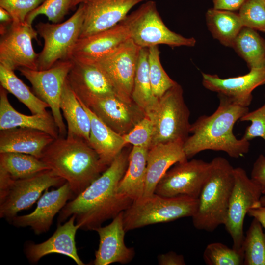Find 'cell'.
I'll list each match as a JSON object with an SVG mask.
<instances>
[{
  "instance_id": "1",
  "label": "cell",
  "mask_w": 265,
  "mask_h": 265,
  "mask_svg": "<svg viewBox=\"0 0 265 265\" xmlns=\"http://www.w3.org/2000/svg\"><path fill=\"white\" fill-rule=\"evenodd\" d=\"M130 152L123 149L98 178L66 203L60 212L58 224L74 215L80 229L94 230L131 206L133 201L117 192L128 166Z\"/></svg>"
},
{
  "instance_id": "2",
  "label": "cell",
  "mask_w": 265,
  "mask_h": 265,
  "mask_svg": "<svg viewBox=\"0 0 265 265\" xmlns=\"http://www.w3.org/2000/svg\"><path fill=\"white\" fill-rule=\"evenodd\" d=\"M219 103L211 115H202L191 124L190 133L183 144L188 159L205 150L222 151L233 158L247 154L250 142L236 138L233 133L235 123L249 111L248 107L238 105L231 99L218 95Z\"/></svg>"
},
{
  "instance_id": "3",
  "label": "cell",
  "mask_w": 265,
  "mask_h": 265,
  "mask_svg": "<svg viewBox=\"0 0 265 265\" xmlns=\"http://www.w3.org/2000/svg\"><path fill=\"white\" fill-rule=\"evenodd\" d=\"M40 159L68 183L75 197L108 167L89 143L79 137L59 136L45 149Z\"/></svg>"
},
{
  "instance_id": "4",
  "label": "cell",
  "mask_w": 265,
  "mask_h": 265,
  "mask_svg": "<svg viewBox=\"0 0 265 265\" xmlns=\"http://www.w3.org/2000/svg\"><path fill=\"white\" fill-rule=\"evenodd\" d=\"M211 163L197 210L191 217L196 229L208 232L224 224L234 183V168L225 158L215 157Z\"/></svg>"
},
{
  "instance_id": "5",
  "label": "cell",
  "mask_w": 265,
  "mask_h": 265,
  "mask_svg": "<svg viewBox=\"0 0 265 265\" xmlns=\"http://www.w3.org/2000/svg\"><path fill=\"white\" fill-rule=\"evenodd\" d=\"M189 116L183 89L177 83L158 99L156 106L146 115L153 126L151 147L172 142L184 143L190 133Z\"/></svg>"
},
{
  "instance_id": "6",
  "label": "cell",
  "mask_w": 265,
  "mask_h": 265,
  "mask_svg": "<svg viewBox=\"0 0 265 265\" xmlns=\"http://www.w3.org/2000/svg\"><path fill=\"white\" fill-rule=\"evenodd\" d=\"M198 200L186 196L164 197L156 193L134 201L123 212L125 231L151 224L167 222L185 217H192Z\"/></svg>"
},
{
  "instance_id": "7",
  "label": "cell",
  "mask_w": 265,
  "mask_h": 265,
  "mask_svg": "<svg viewBox=\"0 0 265 265\" xmlns=\"http://www.w3.org/2000/svg\"><path fill=\"white\" fill-rule=\"evenodd\" d=\"M122 21L128 28L130 38L140 48L160 44L171 47H193L196 43L194 38L184 37L169 29L153 0L145 1Z\"/></svg>"
},
{
  "instance_id": "8",
  "label": "cell",
  "mask_w": 265,
  "mask_h": 265,
  "mask_svg": "<svg viewBox=\"0 0 265 265\" xmlns=\"http://www.w3.org/2000/svg\"><path fill=\"white\" fill-rule=\"evenodd\" d=\"M84 21L83 3L65 22L59 23L39 22L35 28L44 40V46L38 53L37 70L51 68L59 60L71 59L73 48L80 38Z\"/></svg>"
},
{
  "instance_id": "9",
  "label": "cell",
  "mask_w": 265,
  "mask_h": 265,
  "mask_svg": "<svg viewBox=\"0 0 265 265\" xmlns=\"http://www.w3.org/2000/svg\"><path fill=\"white\" fill-rule=\"evenodd\" d=\"M73 65L72 59L59 60L46 70L18 69L31 83L34 94L47 103L58 129L59 136L65 137L67 129L61 113L60 103L67 75Z\"/></svg>"
},
{
  "instance_id": "10",
  "label": "cell",
  "mask_w": 265,
  "mask_h": 265,
  "mask_svg": "<svg viewBox=\"0 0 265 265\" xmlns=\"http://www.w3.org/2000/svg\"><path fill=\"white\" fill-rule=\"evenodd\" d=\"M262 194L260 186L244 169L234 168V183L224 225L232 239L233 248L237 250H242L245 217L259 202Z\"/></svg>"
},
{
  "instance_id": "11",
  "label": "cell",
  "mask_w": 265,
  "mask_h": 265,
  "mask_svg": "<svg viewBox=\"0 0 265 265\" xmlns=\"http://www.w3.org/2000/svg\"><path fill=\"white\" fill-rule=\"evenodd\" d=\"M65 182L51 169L26 178L13 179L6 196L0 201V217L10 221L19 212L30 207L46 189Z\"/></svg>"
},
{
  "instance_id": "12",
  "label": "cell",
  "mask_w": 265,
  "mask_h": 265,
  "mask_svg": "<svg viewBox=\"0 0 265 265\" xmlns=\"http://www.w3.org/2000/svg\"><path fill=\"white\" fill-rule=\"evenodd\" d=\"M141 48L130 38L96 63L111 84L117 97L131 102Z\"/></svg>"
},
{
  "instance_id": "13",
  "label": "cell",
  "mask_w": 265,
  "mask_h": 265,
  "mask_svg": "<svg viewBox=\"0 0 265 265\" xmlns=\"http://www.w3.org/2000/svg\"><path fill=\"white\" fill-rule=\"evenodd\" d=\"M211 167V162L201 159L178 162L159 181L155 193L168 197L186 196L198 199Z\"/></svg>"
},
{
  "instance_id": "14",
  "label": "cell",
  "mask_w": 265,
  "mask_h": 265,
  "mask_svg": "<svg viewBox=\"0 0 265 265\" xmlns=\"http://www.w3.org/2000/svg\"><path fill=\"white\" fill-rule=\"evenodd\" d=\"M38 33L32 25L12 22L0 32V65L14 71L20 68L37 70V58L32 41Z\"/></svg>"
},
{
  "instance_id": "15",
  "label": "cell",
  "mask_w": 265,
  "mask_h": 265,
  "mask_svg": "<svg viewBox=\"0 0 265 265\" xmlns=\"http://www.w3.org/2000/svg\"><path fill=\"white\" fill-rule=\"evenodd\" d=\"M73 61L67 80L78 99L86 106L90 107L102 98L117 96L108 79L96 62Z\"/></svg>"
},
{
  "instance_id": "16",
  "label": "cell",
  "mask_w": 265,
  "mask_h": 265,
  "mask_svg": "<svg viewBox=\"0 0 265 265\" xmlns=\"http://www.w3.org/2000/svg\"><path fill=\"white\" fill-rule=\"evenodd\" d=\"M148 0H86L80 38L109 29L121 23L131 9Z\"/></svg>"
},
{
  "instance_id": "17",
  "label": "cell",
  "mask_w": 265,
  "mask_h": 265,
  "mask_svg": "<svg viewBox=\"0 0 265 265\" xmlns=\"http://www.w3.org/2000/svg\"><path fill=\"white\" fill-rule=\"evenodd\" d=\"M46 189L38 199L36 207L31 213L13 217L10 221L17 227H30L37 235L47 232L55 215L67 201L75 196L67 182L55 190Z\"/></svg>"
},
{
  "instance_id": "18",
  "label": "cell",
  "mask_w": 265,
  "mask_h": 265,
  "mask_svg": "<svg viewBox=\"0 0 265 265\" xmlns=\"http://www.w3.org/2000/svg\"><path fill=\"white\" fill-rule=\"evenodd\" d=\"M202 84L208 90L231 99L238 105L248 107L252 91L265 84V67L252 69L247 74L225 79L217 75L202 73Z\"/></svg>"
},
{
  "instance_id": "19",
  "label": "cell",
  "mask_w": 265,
  "mask_h": 265,
  "mask_svg": "<svg viewBox=\"0 0 265 265\" xmlns=\"http://www.w3.org/2000/svg\"><path fill=\"white\" fill-rule=\"evenodd\" d=\"M123 212L113 218L108 225L94 229L99 237V244L95 252L94 265L126 264L133 259L134 249L127 247L124 241L126 232L123 224Z\"/></svg>"
},
{
  "instance_id": "20",
  "label": "cell",
  "mask_w": 265,
  "mask_h": 265,
  "mask_svg": "<svg viewBox=\"0 0 265 265\" xmlns=\"http://www.w3.org/2000/svg\"><path fill=\"white\" fill-rule=\"evenodd\" d=\"M129 39L128 28L122 21L109 29L80 38L73 49L71 59L96 62Z\"/></svg>"
},
{
  "instance_id": "21",
  "label": "cell",
  "mask_w": 265,
  "mask_h": 265,
  "mask_svg": "<svg viewBox=\"0 0 265 265\" xmlns=\"http://www.w3.org/2000/svg\"><path fill=\"white\" fill-rule=\"evenodd\" d=\"M88 108L121 135L128 133L146 116L144 111L134 102H126L117 96L99 99Z\"/></svg>"
},
{
  "instance_id": "22",
  "label": "cell",
  "mask_w": 265,
  "mask_h": 265,
  "mask_svg": "<svg viewBox=\"0 0 265 265\" xmlns=\"http://www.w3.org/2000/svg\"><path fill=\"white\" fill-rule=\"evenodd\" d=\"M75 222L76 217L73 215L64 224H58L54 233L46 241L26 244L25 252L29 261L36 263L44 256L58 253L70 257L78 265H85L77 252L75 236L80 227Z\"/></svg>"
},
{
  "instance_id": "23",
  "label": "cell",
  "mask_w": 265,
  "mask_h": 265,
  "mask_svg": "<svg viewBox=\"0 0 265 265\" xmlns=\"http://www.w3.org/2000/svg\"><path fill=\"white\" fill-rule=\"evenodd\" d=\"M183 144L180 141L160 143L149 149L145 187L140 199L147 198L155 193L157 184L172 166L188 159L184 151Z\"/></svg>"
},
{
  "instance_id": "24",
  "label": "cell",
  "mask_w": 265,
  "mask_h": 265,
  "mask_svg": "<svg viewBox=\"0 0 265 265\" xmlns=\"http://www.w3.org/2000/svg\"><path fill=\"white\" fill-rule=\"evenodd\" d=\"M55 139L36 129L17 127L0 130V153H21L40 159L43 151Z\"/></svg>"
},
{
  "instance_id": "25",
  "label": "cell",
  "mask_w": 265,
  "mask_h": 265,
  "mask_svg": "<svg viewBox=\"0 0 265 265\" xmlns=\"http://www.w3.org/2000/svg\"><path fill=\"white\" fill-rule=\"evenodd\" d=\"M80 103L90 118L89 144L97 153L101 162L108 167L126 146L123 137L109 128L89 108Z\"/></svg>"
},
{
  "instance_id": "26",
  "label": "cell",
  "mask_w": 265,
  "mask_h": 265,
  "mask_svg": "<svg viewBox=\"0 0 265 265\" xmlns=\"http://www.w3.org/2000/svg\"><path fill=\"white\" fill-rule=\"evenodd\" d=\"M7 91L0 87V130L17 127L39 130L51 135L55 139L59 137L58 129L53 115L32 114L26 115L15 109L10 103Z\"/></svg>"
},
{
  "instance_id": "27",
  "label": "cell",
  "mask_w": 265,
  "mask_h": 265,
  "mask_svg": "<svg viewBox=\"0 0 265 265\" xmlns=\"http://www.w3.org/2000/svg\"><path fill=\"white\" fill-rule=\"evenodd\" d=\"M148 150L132 147L129 154L128 166L118 186L119 194L133 201L140 199L143 194Z\"/></svg>"
},
{
  "instance_id": "28",
  "label": "cell",
  "mask_w": 265,
  "mask_h": 265,
  "mask_svg": "<svg viewBox=\"0 0 265 265\" xmlns=\"http://www.w3.org/2000/svg\"><path fill=\"white\" fill-rule=\"evenodd\" d=\"M60 107L67 124L66 137L81 138L89 143L90 118L70 88L67 79L61 97Z\"/></svg>"
},
{
  "instance_id": "29",
  "label": "cell",
  "mask_w": 265,
  "mask_h": 265,
  "mask_svg": "<svg viewBox=\"0 0 265 265\" xmlns=\"http://www.w3.org/2000/svg\"><path fill=\"white\" fill-rule=\"evenodd\" d=\"M206 19L212 36L223 45L232 47L243 27L238 14L212 8L207 10Z\"/></svg>"
},
{
  "instance_id": "30",
  "label": "cell",
  "mask_w": 265,
  "mask_h": 265,
  "mask_svg": "<svg viewBox=\"0 0 265 265\" xmlns=\"http://www.w3.org/2000/svg\"><path fill=\"white\" fill-rule=\"evenodd\" d=\"M232 47L250 70L265 67V39L256 30L243 26Z\"/></svg>"
},
{
  "instance_id": "31",
  "label": "cell",
  "mask_w": 265,
  "mask_h": 265,
  "mask_svg": "<svg viewBox=\"0 0 265 265\" xmlns=\"http://www.w3.org/2000/svg\"><path fill=\"white\" fill-rule=\"evenodd\" d=\"M148 48H141L135 71L132 99L145 112H150L158 102L153 94L149 73Z\"/></svg>"
},
{
  "instance_id": "32",
  "label": "cell",
  "mask_w": 265,
  "mask_h": 265,
  "mask_svg": "<svg viewBox=\"0 0 265 265\" xmlns=\"http://www.w3.org/2000/svg\"><path fill=\"white\" fill-rule=\"evenodd\" d=\"M0 86L24 104L32 114L46 115L49 105L33 93L14 73L0 65Z\"/></svg>"
},
{
  "instance_id": "33",
  "label": "cell",
  "mask_w": 265,
  "mask_h": 265,
  "mask_svg": "<svg viewBox=\"0 0 265 265\" xmlns=\"http://www.w3.org/2000/svg\"><path fill=\"white\" fill-rule=\"evenodd\" d=\"M0 169L14 180L26 178L39 172L50 169L40 159L30 155L17 153H0Z\"/></svg>"
},
{
  "instance_id": "34",
  "label": "cell",
  "mask_w": 265,
  "mask_h": 265,
  "mask_svg": "<svg viewBox=\"0 0 265 265\" xmlns=\"http://www.w3.org/2000/svg\"><path fill=\"white\" fill-rule=\"evenodd\" d=\"M243 265H265V233L261 223L254 218L242 245Z\"/></svg>"
},
{
  "instance_id": "35",
  "label": "cell",
  "mask_w": 265,
  "mask_h": 265,
  "mask_svg": "<svg viewBox=\"0 0 265 265\" xmlns=\"http://www.w3.org/2000/svg\"><path fill=\"white\" fill-rule=\"evenodd\" d=\"M149 77L153 94L161 97L177 82L173 80L163 69L160 59V51L158 46L148 48Z\"/></svg>"
},
{
  "instance_id": "36",
  "label": "cell",
  "mask_w": 265,
  "mask_h": 265,
  "mask_svg": "<svg viewBox=\"0 0 265 265\" xmlns=\"http://www.w3.org/2000/svg\"><path fill=\"white\" fill-rule=\"evenodd\" d=\"M203 257L208 265H243L242 250L231 248L220 242L208 244L204 251Z\"/></svg>"
},
{
  "instance_id": "37",
  "label": "cell",
  "mask_w": 265,
  "mask_h": 265,
  "mask_svg": "<svg viewBox=\"0 0 265 265\" xmlns=\"http://www.w3.org/2000/svg\"><path fill=\"white\" fill-rule=\"evenodd\" d=\"M238 14L243 26L265 32V6L262 0H246Z\"/></svg>"
},
{
  "instance_id": "38",
  "label": "cell",
  "mask_w": 265,
  "mask_h": 265,
  "mask_svg": "<svg viewBox=\"0 0 265 265\" xmlns=\"http://www.w3.org/2000/svg\"><path fill=\"white\" fill-rule=\"evenodd\" d=\"M71 2L72 0H45L27 15L26 22L32 25L37 16L44 15L53 23H59L71 9Z\"/></svg>"
},
{
  "instance_id": "39",
  "label": "cell",
  "mask_w": 265,
  "mask_h": 265,
  "mask_svg": "<svg viewBox=\"0 0 265 265\" xmlns=\"http://www.w3.org/2000/svg\"><path fill=\"white\" fill-rule=\"evenodd\" d=\"M153 134V126L151 120L145 116L128 133L122 135L126 145L149 149Z\"/></svg>"
},
{
  "instance_id": "40",
  "label": "cell",
  "mask_w": 265,
  "mask_h": 265,
  "mask_svg": "<svg viewBox=\"0 0 265 265\" xmlns=\"http://www.w3.org/2000/svg\"><path fill=\"white\" fill-rule=\"evenodd\" d=\"M45 0H0V7L11 15L13 23L26 22L27 15Z\"/></svg>"
},
{
  "instance_id": "41",
  "label": "cell",
  "mask_w": 265,
  "mask_h": 265,
  "mask_svg": "<svg viewBox=\"0 0 265 265\" xmlns=\"http://www.w3.org/2000/svg\"><path fill=\"white\" fill-rule=\"evenodd\" d=\"M239 120L251 122L241 138L249 141L255 138L261 137L265 142V103L256 110L247 112Z\"/></svg>"
},
{
  "instance_id": "42",
  "label": "cell",
  "mask_w": 265,
  "mask_h": 265,
  "mask_svg": "<svg viewBox=\"0 0 265 265\" xmlns=\"http://www.w3.org/2000/svg\"><path fill=\"white\" fill-rule=\"evenodd\" d=\"M251 179L260 187L262 194L265 195V157L260 154L253 164Z\"/></svg>"
},
{
  "instance_id": "43",
  "label": "cell",
  "mask_w": 265,
  "mask_h": 265,
  "mask_svg": "<svg viewBox=\"0 0 265 265\" xmlns=\"http://www.w3.org/2000/svg\"><path fill=\"white\" fill-rule=\"evenodd\" d=\"M159 265H185L186 262L182 255L178 254L174 251H169L158 256Z\"/></svg>"
},
{
  "instance_id": "44",
  "label": "cell",
  "mask_w": 265,
  "mask_h": 265,
  "mask_svg": "<svg viewBox=\"0 0 265 265\" xmlns=\"http://www.w3.org/2000/svg\"><path fill=\"white\" fill-rule=\"evenodd\" d=\"M247 214L257 219L265 229V195L261 196L259 202L249 210Z\"/></svg>"
},
{
  "instance_id": "45",
  "label": "cell",
  "mask_w": 265,
  "mask_h": 265,
  "mask_svg": "<svg viewBox=\"0 0 265 265\" xmlns=\"http://www.w3.org/2000/svg\"><path fill=\"white\" fill-rule=\"evenodd\" d=\"M246 0H212L213 8L234 12L239 10Z\"/></svg>"
},
{
  "instance_id": "46",
  "label": "cell",
  "mask_w": 265,
  "mask_h": 265,
  "mask_svg": "<svg viewBox=\"0 0 265 265\" xmlns=\"http://www.w3.org/2000/svg\"><path fill=\"white\" fill-rule=\"evenodd\" d=\"M0 30L9 26L13 21L10 13L4 8L0 7Z\"/></svg>"
},
{
  "instance_id": "47",
  "label": "cell",
  "mask_w": 265,
  "mask_h": 265,
  "mask_svg": "<svg viewBox=\"0 0 265 265\" xmlns=\"http://www.w3.org/2000/svg\"><path fill=\"white\" fill-rule=\"evenodd\" d=\"M86 0H72L71 9L75 8L77 5L84 2Z\"/></svg>"
},
{
  "instance_id": "48",
  "label": "cell",
  "mask_w": 265,
  "mask_h": 265,
  "mask_svg": "<svg viewBox=\"0 0 265 265\" xmlns=\"http://www.w3.org/2000/svg\"><path fill=\"white\" fill-rule=\"evenodd\" d=\"M262 0L263 2V3H264V5L265 6V0Z\"/></svg>"
},
{
  "instance_id": "49",
  "label": "cell",
  "mask_w": 265,
  "mask_h": 265,
  "mask_svg": "<svg viewBox=\"0 0 265 265\" xmlns=\"http://www.w3.org/2000/svg\"></svg>"
}]
</instances>
